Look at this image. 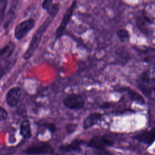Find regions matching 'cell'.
<instances>
[{"mask_svg": "<svg viewBox=\"0 0 155 155\" xmlns=\"http://www.w3.org/2000/svg\"><path fill=\"white\" fill-rule=\"evenodd\" d=\"M127 91L128 92V96L132 101H135L136 102H137L140 105L145 104V102L144 99L138 93H137L136 91H135L131 89H128V90H127Z\"/></svg>", "mask_w": 155, "mask_h": 155, "instance_id": "5bb4252c", "label": "cell"}, {"mask_svg": "<svg viewBox=\"0 0 155 155\" xmlns=\"http://www.w3.org/2000/svg\"><path fill=\"white\" fill-rule=\"evenodd\" d=\"M77 5V1H74L72 2L70 6L67 9L66 12H65L62 21L60 23L59 26L58 27L56 31V39H59L63 35L64 31H65L67 25L68 24L73 14V12L76 7Z\"/></svg>", "mask_w": 155, "mask_h": 155, "instance_id": "8992f818", "label": "cell"}, {"mask_svg": "<svg viewBox=\"0 0 155 155\" xmlns=\"http://www.w3.org/2000/svg\"><path fill=\"white\" fill-rule=\"evenodd\" d=\"M21 96V89L19 87H14L10 88L6 94L7 104L10 107H16Z\"/></svg>", "mask_w": 155, "mask_h": 155, "instance_id": "ba28073f", "label": "cell"}, {"mask_svg": "<svg viewBox=\"0 0 155 155\" xmlns=\"http://www.w3.org/2000/svg\"><path fill=\"white\" fill-rule=\"evenodd\" d=\"M20 133L25 139H29L31 136V128L30 122L28 119H24L20 124Z\"/></svg>", "mask_w": 155, "mask_h": 155, "instance_id": "4fadbf2b", "label": "cell"}, {"mask_svg": "<svg viewBox=\"0 0 155 155\" xmlns=\"http://www.w3.org/2000/svg\"><path fill=\"white\" fill-rule=\"evenodd\" d=\"M53 19L54 18L48 16L38 28L36 31L33 35L27 49L23 54V58L24 60L30 59V58L35 53L39 45L44 33L47 30V28L50 25Z\"/></svg>", "mask_w": 155, "mask_h": 155, "instance_id": "7a4b0ae2", "label": "cell"}, {"mask_svg": "<svg viewBox=\"0 0 155 155\" xmlns=\"http://www.w3.org/2000/svg\"><path fill=\"white\" fill-rule=\"evenodd\" d=\"M64 105L70 110H81L85 106V101L83 96L77 93H71L63 99Z\"/></svg>", "mask_w": 155, "mask_h": 155, "instance_id": "277c9868", "label": "cell"}, {"mask_svg": "<svg viewBox=\"0 0 155 155\" xmlns=\"http://www.w3.org/2000/svg\"><path fill=\"white\" fill-rule=\"evenodd\" d=\"M53 150V147L49 144L42 143L38 144L29 147L25 150L26 153L33 154H42L47 153L51 152Z\"/></svg>", "mask_w": 155, "mask_h": 155, "instance_id": "30bf717a", "label": "cell"}, {"mask_svg": "<svg viewBox=\"0 0 155 155\" xmlns=\"http://www.w3.org/2000/svg\"><path fill=\"white\" fill-rule=\"evenodd\" d=\"M113 144V140L108 139L105 136H94L88 142L87 145L89 147L94 150L105 149L106 147L111 146Z\"/></svg>", "mask_w": 155, "mask_h": 155, "instance_id": "52a82bcc", "label": "cell"}, {"mask_svg": "<svg viewBox=\"0 0 155 155\" xmlns=\"http://www.w3.org/2000/svg\"><path fill=\"white\" fill-rule=\"evenodd\" d=\"M111 104L110 103V102H104L103 103L101 106H100V108H102V109H106V108H109L111 107Z\"/></svg>", "mask_w": 155, "mask_h": 155, "instance_id": "cb8c5ba5", "label": "cell"}, {"mask_svg": "<svg viewBox=\"0 0 155 155\" xmlns=\"http://www.w3.org/2000/svg\"><path fill=\"white\" fill-rule=\"evenodd\" d=\"M116 35L119 40L124 42L128 41L130 38L128 31L125 28H120L116 32Z\"/></svg>", "mask_w": 155, "mask_h": 155, "instance_id": "2e32d148", "label": "cell"}, {"mask_svg": "<svg viewBox=\"0 0 155 155\" xmlns=\"http://www.w3.org/2000/svg\"><path fill=\"white\" fill-rule=\"evenodd\" d=\"M103 114L97 112H93L88 115L83 120L82 127L84 130H87L96 125L102 118Z\"/></svg>", "mask_w": 155, "mask_h": 155, "instance_id": "9c48e42d", "label": "cell"}, {"mask_svg": "<svg viewBox=\"0 0 155 155\" xmlns=\"http://www.w3.org/2000/svg\"><path fill=\"white\" fill-rule=\"evenodd\" d=\"M137 88L147 97L154 100L155 81L154 70L152 72L150 70L143 71L136 81Z\"/></svg>", "mask_w": 155, "mask_h": 155, "instance_id": "6da1fadb", "label": "cell"}, {"mask_svg": "<svg viewBox=\"0 0 155 155\" xmlns=\"http://www.w3.org/2000/svg\"><path fill=\"white\" fill-rule=\"evenodd\" d=\"M35 20L33 18L25 19L19 23L15 29V36L16 39H23L35 27Z\"/></svg>", "mask_w": 155, "mask_h": 155, "instance_id": "5b68a950", "label": "cell"}, {"mask_svg": "<svg viewBox=\"0 0 155 155\" xmlns=\"http://www.w3.org/2000/svg\"><path fill=\"white\" fill-rule=\"evenodd\" d=\"M7 5V1H0V26L4 19L5 12Z\"/></svg>", "mask_w": 155, "mask_h": 155, "instance_id": "ac0fdd59", "label": "cell"}, {"mask_svg": "<svg viewBox=\"0 0 155 155\" xmlns=\"http://www.w3.org/2000/svg\"><path fill=\"white\" fill-rule=\"evenodd\" d=\"M53 2L51 0H45L42 3V8L47 12Z\"/></svg>", "mask_w": 155, "mask_h": 155, "instance_id": "44dd1931", "label": "cell"}, {"mask_svg": "<svg viewBox=\"0 0 155 155\" xmlns=\"http://www.w3.org/2000/svg\"><path fill=\"white\" fill-rule=\"evenodd\" d=\"M76 127H77V125L74 124H69L67 125L66 130H67L68 133H71L73 132L76 130Z\"/></svg>", "mask_w": 155, "mask_h": 155, "instance_id": "7402d4cb", "label": "cell"}, {"mask_svg": "<svg viewBox=\"0 0 155 155\" xmlns=\"http://www.w3.org/2000/svg\"><path fill=\"white\" fill-rule=\"evenodd\" d=\"M154 129L144 131L134 136V138L138 141L148 145H151L154 140Z\"/></svg>", "mask_w": 155, "mask_h": 155, "instance_id": "8fae6325", "label": "cell"}, {"mask_svg": "<svg viewBox=\"0 0 155 155\" xmlns=\"http://www.w3.org/2000/svg\"><path fill=\"white\" fill-rule=\"evenodd\" d=\"M15 6L16 5H12L9 11L7 13V15L4 22V28H8V27L10 25L11 22L13 20L15 16Z\"/></svg>", "mask_w": 155, "mask_h": 155, "instance_id": "9a60e30c", "label": "cell"}, {"mask_svg": "<svg viewBox=\"0 0 155 155\" xmlns=\"http://www.w3.org/2000/svg\"><path fill=\"white\" fill-rule=\"evenodd\" d=\"M79 141H76V142H74L73 143L72 142V143H71V144L63 146L61 148L62 150H66V151L78 150L79 149Z\"/></svg>", "mask_w": 155, "mask_h": 155, "instance_id": "d6986e66", "label": "cell"}, {"mask_svg": "<svg viewBox=\"0 0 155 155\" xmlns=\"http://www.w3.org/2000/svg\"><path fill=\"white\" fill-rule=\"evenodd\" d=\"M59 8H60V5L59 3L53 2L46 12L49 15L50 17L54 18L55 16L57 15V13L59 11Z\"/></svg>", "mask_w": 155, "mask_h": 155, "instance_id": "e0dca14e", "label": "cell"}, {"mask_svg": "<svg viewBox=\"0 0 155 155\" xmlns=\"http://www.w3.org/2000/svg\"><path fill=\"white\" fill-rule=\"evenodd\" d=\"M85 155H98V154L94 151H88L86 152Z\"/></svg>", "mask_w": 155, "mask_h": 155, "instance_id": "d4e9b609", "label": "cell"}, {"mask_svg": "<svg viewBox=\"0 0 155 155\" xmlns=\"http://www.w3.org/2000/svg\"><path fill=\"white\" fill-rule=\"evenodd\" d=\"M8 116V113L7 110L0 105V120L2 121L7 119Z\"/></svg>", "mask_w": 155, "mask_h": 155, "instance_id": "ffe728a7", "label": "cell"}, {"mask_svg": "<svg viewBox=\"0 0 155 155\" xmlns=\"http://www.w3.org/2000/svg\"><path fill=\"white\" fill-rule=\"evenodd\" d=\"M45 127H46L50 131H51V132L54 131V130H55V129H56L55 125L53 124H51V123L47 124L45 125Z\"/></svg>", "mask_w": 155, "mask_h": 155, "instance_id": "603a6c76", "label": "cell"}, {"mask_svg": "<svg viewBox=\"0 0 155 155\" xmlns=\"http://www.w3.org/2000/svg\"><path fill=\"white\" fill-rule=\"evenodd\" d=\"M136 23L140 31L145 35H148L150 33V30L148 27V25L152 24L153 22L147 15L143 14L142 16L138 17L136 20Z\"/></svg>", "mask_w": 155, "mask_h": 155, "instance_id": "7c38bea8", "label": "cell"}, {"mask_svg": "<svg viewBox=\"0 0 155 155\" xmlns=\"http://www.w3.org/2000/svg\"><path fill=\"white\" fill-rule=\"evenodd\" d=\"M15 44L10 42L0 49V78L4 76L12 67L15 62L13 54Z\"/></svg>", "mask_w": 155, "mask_h": 155, "instance_id": "3957f363", "label": "cell"}]
</instances>
